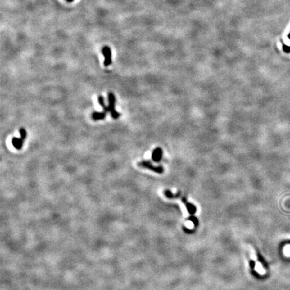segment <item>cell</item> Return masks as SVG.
Wrapping results in <instances>:
<instances>
[{"mask_svg": "<svg viewBox=\"0 0 290 290\" xmlns=\"http://www.w3.org/2000/svg\"><path fill=\"white\" fill-rule=\"evenodd\" d=\"M107 99H108V109L111 114V116L113 119L117 120L120 116V114L116 110V97L112 92H109L107 94Z\"/></svg>", "mask_w": 290, "mask_h": 290, "instance_id": "1", "label": "cell"}, {"mask_svg": "<svg viewBox=\"0 0 290 290\" xmlns=\"http://www.w3.org/2000/svg\"><path fill=\"white\" fill-rule=\"evenodd\" d=\"M138 166L142 168L149 169L156 173L161 174L164 172V169L162 166H154V165L151 163V161H140V162L138 163Z\"/></svg>", "mask_w": 290, "mask_h": 290, "instance_id": "2", "label": "cell"}, {"mask_svg": "<svg viewBox=\"0 0 290 290\" xmlns=\"http://www.w3.org/2000/svg\"><path fill=\"white\" fill-rule=\"evenodd\" d=\"M102 54L104 56L105 60L103 62V64L106 67H108L111 64V51L109 47H104L102 48Z\"/></svg>", "mask_w": 290, "mask_h": 290, "instance_id": "3", "label": "cell"}, {"mask_svg": "<svg viewBox=\"0 0 290 290\" xmlns=\"http://www.w3.org/2000/svg\"><path fill=\"white\" fill-rule=\"evenodd\" d=\"M163 149L160 147H157L154 149L152 153V159L155 163H159L163 158Z\"/></svg>", "mask_w": 290, "mask_h": 290, "instance_id": "4", "label": "cell"}, {"mask_svg": "<svg viewBox=\"0 0 290 290\" xmlns=\"http://www.w3.org/2000/svg\"><path fill=\"white\" fill-rule=\"evenodd\" d=\"M11 143H12V145H13V147L16 149H17V150L19 151V150H21V149L22 148L24 140H22L21 138L14 137V138H12Z\"/></svg>", "mask_w": 290, "mask_h": 290, "instance_id": "5", "label": "cell"}, {"mask_svg": "<svg viewBox=\"0 0 290 290\" xmlns=\"http://www.w3.org/2000/svg\"><path fill=\"white\" fill-rule=\"evenodd\" d=\"M107 112L105 111H101V112H98V111H94L92 114V118L94 121H99L102 120H104L106 117Z\"/></svg>", "mask_w": 290, "mask_h": 290, "instance_id": "6", "label": "cell"}, {"mask_svg": "<svg viewBox=\"0 0 290 290\" xmlns=\"http://www.w3.org/2000/svg\"><path fill=\"white\" fill-rule=\"evenodd\" d=\"M181 200L182 202H183L185 206H186V208H187V210L188 211V212L191 214V215H194L195 213L196 212V206H195L194 205L192 204H190V203L188 202L187 200H186V199L185 197H182L181 199Z\"/></svg>", "mask_w": 290, "mask_h": 290, "instance_id": "7", "label": "cell"}, {"mask_svg": "<svg viewBox=\"0 0 290 290\" xmlns=\"http://www.w3.org/2000/svg\"><path fill=\"white\" fill-rule=\"evenodd\" d=\"M97 99H98V102L99 103V105H100L102 107L103 111H105L106 112H107V113L110 112L109 109H108V106H107L106 105L105 100H104V98H103V97L102 96H99Z\"/></svg>", "mask_w": 290, "mask_h": 290, "instance_id": "8", "label": "cell"}, {"mask_svg": "<svg viewBox=\"0 0 290 290\" xmlns=\"http://www.w3.org/2000/svg\"><path fill=\"white\" fill-rule=\"evenodd\" d=\"M164 194H165V196L167 197L168 198H177L180 196L179 192L177 193L176 194H173L171 191H169V190H165V191L164 192Z\"/></svg>", "mask_w": 290, "mask_h": 290, "instance_id": "9", "label": "cell"}, {"mask_svg": "<svg viewBox=\"0 0 290 290\" xmlns=\"http://www.w3.org/2000/svg\"><path fill=\"white\" fill-rule=\"evenodd\" d=\"M20 138H21L22 140H25L27 137V132L25 129L24 128H20Z\"/></svg>", "mask_w": 290, "mask_h": 290, "instance_id": "10", "label": "cell"}, {"mask_svg": "<svg viewBox=\"0 0 290 290\" xmlns=\"http://www.w3.org/2000/svg\"><path fill=\"white\" fill-rule=\"evenodd\" d=\"M189 220H191L193 223V224L195 225V226H198V224H199L198 220L197 219V218L195 217L193 215H192V216L189 218Z\"/></svg>", "mask_w": 290, "mask_h": 290, "instance_id": "11", "label": "cell"}, {"mask_svg": "<svg viewBox=\"0 0 290 290\" xmlns=\"http://www.w3.org/2000/svg\"><path fill=\"white\" fill-rule=\"evenodd\" d=\"M282 45H283V51L286 53H290V47L287 46V45H285L284 43H283Z\"/></svg>", "mask_w": 290, "mask_h": 290, "instance_id": "12", "label": "cell"}, {"mask_svg": "<svg viewBox=\"0 0 290 290\" xmlns=\"http://www.w3.org/2000/svg\"><path fill=\"white\" fill-rule=\"evenodd\" d=\"M250 267L252 269H254L255 267V263L254 261H250Z\"/></svg>", "mask_w": 290, "mask_h": 290, "instance_id": "13", "label": "cell"}, {"mask_svg": "<svg viewBox=\"0 0 290 290\" xmlns=\"http://www.w3.org/2000/svg\"><path fill=\"white\" fill-rule=\"evenodd\" d=\"M288 38H289V39L290 40V32H289V34H288Z\"/></svg>", "mask_w": 290, "mask_h": 290, "instance_id": "14", "label": "cell"}]
</instances>
